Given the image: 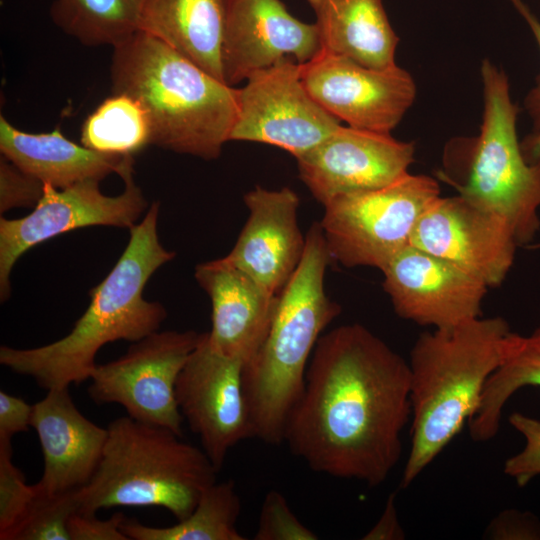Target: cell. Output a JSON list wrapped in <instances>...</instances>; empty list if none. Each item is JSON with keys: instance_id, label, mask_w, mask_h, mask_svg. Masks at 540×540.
Returning <instances> with one entry per match:
<instances>
[{"instance_id": "obj_1", "label": "cell", "mask_w": 540, "mask_h": 540, "mask_svg": "<svg viewBox=\"0 0 540 540\" xmlns=\"http://www.w3.org/2000/svg\"><path fill=\"white\" fill-rule=\"evenodd\" d=\"M411 415L408 361L365 326L345 324L318 339L283 443L317 473L377 487L401 458Z\"/></svg>"}, {"instance_id": "obj_2", "label": "cell", "mask_w": 540, "mask_h": 540, "mask_svg": "<svg viewBox=\"0 0 540 540\" xmlns=\"http://www.w3.org/2000/svg\"><path fill=\"white\" fill-rule=\"evenodd\" d=\"M158 202L139 224L132 226L122 255L101 283L90 290V304L63 338L36 348L0 347V363L33 378L46 390L69 388L90 379L95 357L117 340L136 342L158 331L167 312L159 302L147 301L143 290L153 273L175 253L159 241Z\"/></svg>"}, {"instance_id": "obj_3", "label": "cell", "mask_w": 540, "mask_h": 540, "mask_svg": "<svg viewBox=\"0 0 540 540\" xmlns=\"http://www.w3.org/2000/svg\"><path fill=\"white\" fill-rule=\"evenodd\" d=\"M512 334L504 318L481 316L418 336L408 361L411 447L400 488L411 485L472 419Z\"/></svg>"}, {"instance_id": "obj_4", "label": "cell", "mask_w": 540, "mask_h": 540, "mask_svg": "<svg viewBox=\"0 0 540 540\" xmlns=\"http://www.w3.org/2000/svg\"><path fill=\"white\" fill-rule=\"evenodd\" d=\"M110 78L113 93L131 96L144 109L150 144L205 160L220 156L236 118L238 89L142 30L113 47Z\"/></svg>"}, {"instance_id": "obj_5", "label": "cell", "mask_w": 540, "mask_h": 540, "mask_svg": "<svg viewBox=\"0 0 540 540\" xmlns=\"http://www.w3.org/2000/svg\"><path fill=\"white\" fill-rule=\"evenodd\" d=\"M305 237L303 257L277 297L266 338L243 368L253 437L271 445L283 443L316 343L341 313L324 289L332 258L320 222L313 223Z\"/></svg>"}, {"instance_id": "obj_6", "label": "cell", "mask_w": 540, "mask_h": 540, "mask_svg": "<svg viewBox=\"0 0 540 540\" xmlns=\"http://www.w3.org/2000/svg\"><path fill=\"white\" fill-rule=\"evenodd\" d=\"M101 462L76 492L78 511L118 506L165 508L178 521L216 482L218 471L202 448L172 430L129 416L111 421Z\"/></svg>"}, {"instance_id": "obj_7", "label": "cell", "mask_w": 540, "mask_h": 540, "mask_svg": "<svg viewBox=\"0 0 540 540\" xmlns=\"http://www.w3.org/2000/svg\"><path fill=\"white\" fill-rule=\"evenodd\" d=\"M484 109L465 182L451 183L474 206L502 217L519 246L540 231V161L524 157L517 136L518 107L505 72L485 59L481 65Z\"/></svg>"}, {"instance_id": "obj_8", "label": "cell", "mask_w": 540, "mask_h": 540, "mask_svg": "<svg viewBox=\"0 0 540 540\" xmlns=\"http://www.w3.org/2000/svg\"><path fill=\"white\" fill-rule=\"evenodd\" d=\"M439 196L435 179L407 173L384 187L330 200L320 225L332 261L381 271L410 245L419 219Z\"/></svg>"}, {"instance_id": "obj_9", "label": "cell", "mask_w": 540, "mask_h": 540, "mask_svg": "<svg viewBox=\"0 0 540 540\" xmlns=\"http://www.w3.org/2000/svg\"><path fill=\"white\" fill-rule=\"evenodd\" d=\"M201 336L193 330L155 331L132 342L120 358L96 365L88 387L90 398L97 404H119L130 418L182 436L184 419L175 385Z\"/></svg>"}, {"instance_id": "obj_10", "label": "cell", "mask_w": 540, "mask_h": 540, "mask_svg": "<svg viewBox=\"0 0 540 540\" xmlns=\"http://www.w3.org/2000/svg\"><path fill=\"white\" fill-rule=\"evenodd\" d=\"M131 158L120 173L124 191L107 196L99 180L87 179L58 189L45 184L32 212L19 219L0 218V296H10V274L17 260L32 247L65 232L87 226L131 228L148 203L134 180Z\"/></svg>"}, {"instance_id": "obj_11", "label": "cell", "mask_w": 540, "mask_h": 540, "mask_svg": "<svg viewBox=\"0 0 540 540\" xmlns=\"http://www.w3.org/2000/svg\"><path fill=\"white\" fill-rule=\"evenodd\" d=\"M245 82L229 141L273 145L298 158L341 125L309 94L300 64L291 58L253 72Z\"/></svg>"}, {"instance_id": "obj_12", "label": "cell", "mask_w": 540, "mask_h": 540, "mask_svg": "<svg viewBox=\"0 0 540 540\" xmlns=\"http://www.w3.org/2000/svg\"><path fill=\"white\" fill-rule=\"evenodd\" d=\"M300 69L312 98L354 128L390 133L416 97L413 77L397 64L370 68L321 49Z\"/></svg>"}, {"instance_id": "obj_13", "label": "cell", "mask_w": 540, "mask_h": 540, "mask_svg": "<svg viewBox=\"0 0 540 540\" xmlns=\"http://www.w3.org/2000/svg\"><path fill=\"white\" fill-rule=\"evenodd\" d=\"M244 365L216 352L205 332L175 385L180 413L218 472L229 451L253 437L243 392Z\"/></svg>"}, {"instance_id": "obj_14", "label": "cell", "mask_w": 540, "mask_h": 540, "mask_svg": "<svg viewBox=\"0 0 540 540\" xmlns=\"http://www.w3.org/2000/svg\"><path fill=\"white\" fill-rule=\"evenodd\" d=\"M395 313L433 329H449L482 316L488 286L441 257L413 245L381 270Z\"/></svg>"}, {"instance_id": "obj_15", "label": "cell", "mask_w": 540, "mask_h": 540, "mask_svg": "<svg viewBox=\"0 0 540 540\" xmlns=\"http://www.w3.org/2000/svg\"><path fill=\"white\" fill-rule=\"evenodd\" d=\"M414 155L413 142L340 125L296 160L300 179L324 206L335 197L393 183L409 173Z\"/></svg>"}, {"instance_id": "obj_16", "label": "cell", "mask_w": 540, "mask_h": 540, "mask_svg": "<svg viewBox=\"0 0 540 540\" xmlns=\"http://www.w3.org/2000/svg\"><path fill=\"white\" fill-rule=\"evenodd\" d=\"M410 244L461 267L488 287L502 284L519 246L510 225L460 195L436 198L425 210Z\"/></svg>"}, {"instance_id": "obj_17", "label": "cell", "mask_w": 540, "mask_h": 540, "mask_svg": "<svg viewBox=\"0 0 540 540\" xmlns=\"http://www.w3.org/2000/svg\"><path fill=\"white\" fill-rule=\"evenodd\" d=\"M321 49L315 24L293 16L281 0H226L221 67L228 85L284 58L305 64Z\"/></svg>"}, {"instance_id": "obj_18", "label": "cell", "mask_w": 540, "mask_h": 540, "mask_svg": "<svg viewBox=\"0 0 540 540\" xmlns=\"http://www.w3.org/2000/svg\"><path fill=\"white\" fill-rule=\"evenodd\" d=\"M248 219L225 261L278 296L296 271L306 237L299 229V197L289 187H255L244 196Z\"/></svg>"}, {"instance_id": "obj_19", "label": "cell", "mask_w": 540, "mask_h": 540, "mask_svg": "<svg viewBox=\"0 0 540 540\" xmlns=\"http://www.w3.org/2000/svg\"><path fill=\"white\" fill-rule=\"evenodd\" d=\"M31 427L43 454V474L34 484L44 494H59L85 486L96 472L108 430L86 418L74 404L69 388L47 390L33 405Z\"/></svg>"}, {"instance_id": "obj_20", "label": "cell", "mask_w": 540, "mask_h": 540, "mask_svg": "<svg viewBox=\"0 0 540 540\" xmlns=\"http://www.w3.org/2000/svg\"><path fill=\"white\" fill-rule=\"evenodd\" d=\"M194 275L211 301V347L246 364L266 338L278 296L223 257L198 264Z\"/></svg>"}, {"instance_id": "obj_21", "label": "cell", "mask_w": 540, "mask_h": 540, "mask_svg": "<svg viewBox=\"0 0 540 540\" xmlns=\"http://www.w3.org/2000/svg\"><path fill=\"white\" fill-rule=\"evenodd\" d=\"M0 151L16 166L44 184L63 189L87 179L121 173L131 155L94 151L66 138L56 128L46 133L17 129L0 116Z\"/></svg>"}, {"instance_id": "obj_22", "label": "cell", "mask_w": 540, "mask_h": 540, "mask_svg": "<svg viewBox=\"0 0 540 540\" xmlns=\"http://www.w3.org/2000/svg\"><path fill=\"white\" fill-rule=\"evenodd\" d=\"M308 4L323 50L370 68L396 65L399 38L382 0H308Z\"/></svg>"}, {"instance_id": "obj_23", "label": "cell", "mask_w": 540, "mask_h": 540, "mask_svg": "<svg viewBox=\"0 0 540 540\" xmlns=\"http://www.w3.org/2000/svg\"><path fill=\"white\" fill-rule=\"evenodd\" d=\"M225 12L226 0H146L140 30L224 81L221 48Z\"/></svg>"}, {"instance_id": "obj_24", "label": "cell", "mask_w": 540, "mask_h": 540, "mask_svg": "<svg viewBox=\"0 0 540 540\" xmlns=\"http://www.w3.org/2000/svg\"><path fill=\"white\" fill-rule=\"evenodd\" d=\"M525 386L540 387V326L528 335L513 332L507 354L489 377L468 423L473 441L486 442L496 436L505 404Z\"/></svg>"}, {"instance_id": "obj_25", "label": "cell", "mask_w": 540, "mask_h": 540, "mask_svg": "<svg viewBox=\"0 0 540 540\" xmlns=\"http://www.w3.org/2000/svg\"><path fill=\"white\" fill-rule=\"evenodd\" d=\"M241 500L231 480L215 482L201 495L194 510L168 527H152L125 519L128 540H245L237 528Z\"/></svg>"}, {"instance_id": "obj_26", "label": "cell", "mask_w": 540, "mask_h": 540, "mask_svg": "<svg viewBox=\"0 0 540 540\" xmlns=\"http://www.w3.org/2000/svg\"><path fill=\"white\" fill-rule=\"evenodd\" d=\"M146 0H54L53 23L86 46H117L140 30Z\"/></svg>"}, {"instance_id": "obj_27", "label": "cell", "mask_w": 540, "mask_h": 540, "mask_svg": "<svg viewBox=\"0 0 540 540\" xmlns=\"http://www.w3.org/2000/svg\"><path fill=\"white\" fill-rule=\"evenodd\" d=\"M151 132L142 106L131 96L113 93L85 119L81 143L97 152L131 155L150 144Z\"/></svg>"}, {"instance_id": "obj_28", "label": "cell", "mask_w": 540, "mask_h": 540, "mask_svg": "<svg viewBox=\"0 0 540 540\" xmlns=\"http://www.w3.org/2000/svg\"><path fill=\"white\" fill-rule=\"evenodd\" d=\"M34 489L33 502L11 540H71L68 523L78 511V489L59 494Z\"/></svg>"}, {"instance_id": "obj_29", "label": "cell", "mask_w": 540, "mask_h": 540, "mask_svg": "<svg viewBox=\"0 0 540 540\" xmlns=\"http://www.w3.org/2000/svg\"><path fill=\"white\" fill-rule=\"evenodd\" d=\"M12 442H0V539L11 540L35 497L34 485H28L13 463Z\"/></svg>"}, {"instance_id": "obj_30", "label": "cell", "mask_w": 540, "mask_h": 540, "mask_svg": "<svg viewBox=\"0 0 540 540\" xmlns=\"http://www.w3.org/2000/svg\"><path fill=\"white\" fill-rule=\"evenodd\" d=\"M318 536L293 513L286 498L269 491L262 502L254 540H316Z\"/></svg>"}, {"instance_id": "obj_31", "label": "cell", "mask_w": 540, "mask_h": 540, "mask_svg": "<svg viewBox=\"0 0 540 540\" xmlns=\"http://www.w3.org/2000/svg\"><path fill=\"white\" fill-rule=\"evenodd\" d=\"M508 420L523 436L525 445L505 461L503 472L513 478L517 486L524 487L540 475V420L521 412L512 413Z\"/></svg>"}, {"instance_id": "obj_32", "label": "cell", "mask_w": 540, "mask_h": 540, "mask_svg": "<svg viewBox=\"0 0 540 540\" xmlns=\"http://www.w3.org/2000/svg\"><path fill=\"white\" fill-rule=\"evenodd\" d=\"M45 184L20 169L9 159L0 157V212L12 208L35 207L44 193Z\"/></svg>"}, {"instance_id": "obj_33", "label": "cell", "mask_w": 540, "mask_h": 540, "mask_svg": "<svg viewBox=\"0 0 540 540\" xmlns=\"http://www.w3.org/2000/svg\"><path fill=\"white\" fill-rule=\"evenodd\" d=\"M484 536L494 540H540V520L530 512L504 510L491 520Z\"/></svg>"}, {"instance_id": "obj_34", "label": "cell", "mask_w": 540, "mask_h": 540, "mask_svg": "<svg viewBox=\"0 0 540 540\" xmlns=\"http://www.w3.org/2000/svg\"><path fill=\"white\" fill-rule=\"evenodd\" d=\"M126 517L115 513L101 520L96 513L75 512L69 519L68 530L71 540H128L121 530Z\"/></svg>"}, {"instance_id": "obj_35", "label": "cell", "mask_w": 540, "mask_h": 540, "mask_svg": "<svg viewBox=\"0 0 540 540\" xmlns=\"http://www.w3.org/2000/svg\"><path fill=\"white\" fill-rule=\"evenodd\" d=\"M33 405L24 399L0 391V442H12L15 434L31 426Z\"/></svg>"}, {"instance_id": "obj_36", "label": "cell", "mask_w": 540, "mask_h": 540, "mask_svg": "<svg viewBox=\"0 0 540 540\" xmlns=\"http://www.w3.org/2000/svg\"><path fill=\"white\" fill-rule=\"evenodd\" d=\"M510 2L528 24L540 50V20L536 15H534L523 0H510ZM524 105L533 121L532 130H540V73L536 77L535 85L527 93L524 100Z\"/></svg>"}, {"instance_id": "obj_37", "label": "cell", "mask_w": 540, "mask_h": 540, "mask_svg": "<svg viewBox=\"0 0 540 540\" xmlns=\"http://www.w3.org/2000/svg\"><path fill=\"white\" fill-rule=\"evenodd\" d=\"M396 495L389 494L377 523L362 537L363 540H402L405 532L400 524L395 504Z\"/></svg>"}, {"instance_id": "obj_38", "label": "cell", "mask_w": 540, "mask_h": 540, "mask_svg": "<svg viewBox=\"0 0 540 540\" xmlns=\"http://www.w3.org/2000/svg\"><path fill=\"white\" fill-rule=\"evenodd\" d=\"M521 150L530 163L540 161V130L531 131L522 141ZM540 248V243L537 245Z\"/></svg>"}]
</instances>
